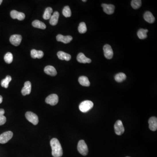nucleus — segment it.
<instances>
[{"mask_svg":"<svg viewBox=\"0 0 157 157\" xmlns=\"http://www.w3.org/2000/svg\"><path fill=\"white\" fill-rule=\"evenodd\" d=\"M32 89V84L31 82L27 81L24 84V86L22 90V94L23 96L30 94Z\"/></svg>","mask_w":157,"mask_h":157,"instance_id":"f8f14e48","label":"nucleus"},{"mask_svg":"<svg viewBox=\"0 0 157 157\" xmlns=\"http://www.w3.org/2000/svg\"><path fill=\"white\" fill-rule=\"evenodd\" d=\"M57 41L61 42L65 44L69 43L73 40V37L71 36H64L63 35L59 34L57 36Z\"/></svg>","mask_w":157,"mask_h":157,"instance_id":"ddd939ff","label":"nucleus"},{"mask_svg":"<svg viewBox=\"0 0 157 157\" xmlns=\"http://www.w3.org/2000/svg\"><path fill=\"white\" fill-rule=\"evenodd\" d=\"M32 25L34 27L40 28L42 29H46V25L41 21L36 20L33 21L32 23Z\"/></svg>","mask_w":157,"mask_h":157,"instance_id":"4be33fe9","label":"nucleus"},{"mask_svg":"<svg viewBox=\"0 0 157 157\" xmlns=\"http://www.w3.org/2000/svg\"><path fill=\"white\" fill-rule=\"evenodd\" d=\"M53 10L51 7H48L46 8L44 13L43 18L44 20H48L52 16V13H53Z\"/></svg>","mask_w":157,"mask_h":157,"instance_id":"b1692460","label":"nucleus"},{"mask_svg":"<svg viewBox=\"0 0 157 157\" xmlns=\"http://www.w3.org/2000/svg\"><path fill=\"white\" fill-rule=\"evenodd\" d=\"M142 4L141 0H133L131 1V5L133 9H137L141 7Z\"/></svg>","mask_w":157,"mask_h":157,"instance_id":"cd10ccee","label":"nucleus"},{"mask_svg":"<svg viewBox=\"0 0 157 157\" xmlns=\"http://www.w3.org/2000/svg\"><path fill=\"white\" fill-rule=\"evenodd\" d=\"M115 130L116 134L121 135L125 132V128L121 120H118L115 125Z\"/></svg>","mask_w":157,"mask_h":157,"instance_id":"423d86ee","label":"nucleus"},{"mask_svg":"<svg viewBox=\"0 0 157 157\" xmlns=\"http://www.w3.org/2000/svg\"><path fill=\"white\" fill-rule=\"evenodd\" d=\"M6 122V118L5 116H0V125H4Z\"/></svg>","mask_w":157,"mask_h":157,"instance_id":"7c9ffc66","label":"nucleus"},{"mask_svg":"<svg viewBox=\"0 0 157 157\" xmlns=\"http://www.w3.org/2000/svg\"><path fill=\"white\" fill-rule=\"evenodd\" d=\"M44 72L47 74L53 76H55L57 74L55 69L52 65L46 66L44 69Z\"/></svg>","mask_w":157,"mask_h":157,"instance_id":"dca6fc26","label":"nucleus"},{"mask_svg":"<svg viewBox=\"0 0 157 157\" xmlns=\"http://www.w3.org/2000/svg\"><path fill=\"white\" fill-rule=\"evenodd\" d=\"M148 32L147 29L143 28L139 29L137 32V35L138 38L141 39H144L147 37V33Z\"/></svg>","mask_w":157,"mask_h":157,"instance_id":"5701e85b","label":"nucleus"},{"mask_svg":"<svg viewBox=\"0 0 157 157\" xmlns=\"http://www.w3.org/2000/svg\"><path fill=\"white\" fill-rule=\"evenodd\" d=\"M127 77L126 75L123 73H120L116 75L115 76V80L118 83H121L125 80Z\"/></svg>","mask_w":157,"mask_h":157,"instance_id":"393cba45","label":"nucleus"},{"mask_svg":"<svg viewBox=\"0 0 157 157\" xmlns=\"http://www.w3.org/2000/svg\"><path fill=\"white\" fill-rule=\"evenodd\" d=\"M3 101V97L1 96L0 95V104H1Z\"/></svg>","mask_w":157,"mask_h":157,"instance_id":"473e14b6","label":"nucleus"},{"mask_svg":"<svg viewBox=\"0 0 157 157\" xmlns=\"http://www.w3.org/2000/svg\"></svg>","mask_w":157,"mask_h":157,"instance_id":"c9c22d12","label":"nucleus"},{"mask_svg":"<svg viewBox=\"0 0 157 157\" xmlns=\"http://www.w3.org/2000/svg\"><path fill=\"white\" fill-rule=\"evenodd\" d=\"M13 57L12 53H7L4 57V60L5 62L7 64H10L13 61Z\"/></svg>","mask_w":157,"mask_h":157,"instance_id":"bb28decb","label":"nucleus"},{"mask_svg":"<svg viewBox=\"0 0 157 157\" xmlns=\"http://www.w3.org/2000/svg\"><path fill=\"white\" fill-rule=\"evenodd\" d=\"M94 106V103L90 100L84 101L79 106V109L83 113H86Z\"/></svg>","mask_w":157,"mask_h":157,"instance_id":"f03ea898","label":"nucleus"},{"mask_svg":"<svg viewBox=\"0 0 157 157\" xmlns=\"http://www.w3.org/2000/svg\"><path fill=\"white\" fill-rule=\"evenodd\" d=\"M78 81L80 84L83 86H90V82L86 76H80L78 79Z\"/></svg>","mask_w":157,"mask_h":157,"instance_id":"412c9836","label":"nucleus"},{"mask_svg":"<svg viewBox=\"0 0 157 157\" xmlns=\"http://www.w3.org/2000/svg\"><path fill=\"white\" fill-rule=\"evenodd\" d=\"M13 133L11 131L5 132L0 135V143L4 144L6 143L12 138Z\"/></svg>","mask_w":157,"mask_h":157,"instance_id":"20e7f679","label":"nucleus"},{"mask_svg":"<svg viewBox=\"0 0 157 157\" xmlns=\"http://www.w3.org/2000/svg\"><path fill=\"white\" fill-rule=\"evenodd\" d=\"M2 1H2V0H0V5H1V3H2Z\"/></svg>","mask_w":157,"mask_h":157,"instance_id":"72a5a7b5","label":"nucleus"},{"mask_svg":"<svg viewBox=\"0 0 157 157\" xmlns=\"http://www.w3.org/2000/svg\"><path fill=\"white\" fill-rule=\"evenodd\" d=\"M78 31L80 33L84 34L87 31L86 25L84 22H81L78 27Z\"/></svg>","mask_w":157,"mask_h":157,"instance_id":"c756f323","label":"nucleus"},{"mask_svg":"<svg viewBox=\"0 0 157 157\" xmlns=\"http://www.w3.org/2000/svg\"><path fill=\"white\" fill-rule=\"evenodd\" d=\"M59 102V97L57 95L52 94L49 96L46 99V102L50 105L54 106Z\"/></svg>","mask_w":157,"mask_h":157,"instance_id":"0eeeda50","label":"nucleus"},{"mask_svg":"<svg viewBox=\"0 0 157 157\" xmlns=\"http://www.w3.org/2000/svg\"><path fill=\"white\" fill-rule=\"evenodd\" d=\"M59 16V13L58 11H55L50 18L49 21L50 25L53 26L57 25L58 22Z\"/></svg>","mask_w":157,"mask_h":157,"instance_id":"f3484780","label":"nucleus"},{"mask_svg":"<svg viewBox=\"0 0 157 157\" xmlns=\"http://www.w3.org/2000/svg\"><path fill=\"white\" fill-rule=\"evenodd\" d=\"M57 56L59 59L62 60L68 61L71 59V56L70 55L63 51H59L57 53Z\"/></svg>","mask_w":157,"mask_h":157,"instance_id":"a211bd4d","label":"nucleus"},{"mask_svg":"<svg viewBox=\"0 0 157 157\" xmlns=\"http://www.w3.org/2000/svg\"><path fill=\"white\" fill-rule=\"evenodd\" d=\"M144 20L149 23H153L155 21V18L153 14L150 11H146L144 15Z\"/></svg>","mask_w":157,"mask_h":157,"instance_id":"6ab92c4d","label":"nucleus"},{"mask_svg":"<svg viewBox=\"0 0 157 157\" xmlns=\"http://www.w3.org/2000/svg\"><path fill=\"white\" fill-rule=\"evenodd\" d=\"M52 148V154L54 157H61L63 154V151L61 144L57 138H53L50 141Z\"/></svg>","mask_w":157,"mask_h":157,"instance_id":"f257e3e1","label":"nucleus"},{"mask_svg":"<svg viewBox=\"0 0 157 157\" xmlns=\"http://www.w3.org/2000/svg\"><path fill=\"white\" fill-rule=\"evenodd\" d=\"M77 60L78 62L82 63H90L91 62V59L86 57L83 53H80L78 55L77 57Z\"/></svg>","mask_w":157,"mask_h":157,"instance_id":"2eb2a0df","label":"nucleus"},{"mask_svg":"<svg viewBox=\"0 0 157 157\" xmlns=\"http://www.w3.org/2000/svg\"><path fill=\"white\" fill-rule=\"evenodd\" d=\"M83 1V2H86V0H83V1Z\"/></svg>","mask_w":157,"mask_h":157,"instance_id":"f704fd0d","label":"nucleus"},{"mask_svg":"<svg viewBox=\"0 0 157 157\" xmlns=\"http://www.w3.org/2000/svg\"><path fill=\"white\" fill-rule=\"evenodd\" d=\"M149 127L151 131H156L157 129V118L155 117H151L148 120Z\"/></svg>","mask_w":157,"mask_h":157,"instance_id":"4468645a","label":"nucleus"},{"mask_svg":"<svg viewBox=\"0 0 157 157\" xmlns=\"http://www.w3.org/2000/svg\"><path fill=\"white\" fill-rule=\"evenodd\" d=\"M11 17L14 19H17L19 21H22L25 19V14L22 12H18L16 10H13L10 13Z\"/></svg>","mask_w":157,"mask_h":157,"instance_id":"1a4fd4ad","label":"nucleus"},{"mask_svg":"<svg viewBox=\"0 0 157 157\" xmlns=\"http://www.w3.org/2000/svg\"><path fill=\"white\" fill-rule=\"evenodd\" d=\"M63 14L65 17H70L71 16V11L70 7L68 6H66L64 7L63 10Z\"/></svg>","mask_w":157,"mask_h":157,"instance_id":"c85d7f7f","label":"nucleus"},{"mask_svg":"<svg viewBox=\"0 0 157 157\" xmlns=\"http://www.w3.org/2000/svg\"><path fill=\"white\" fill-rule=\"evenodd\" d=\"M103 8L104 12L108 15H111L114 13L115 10V6L114 5H108L106 4H103L101 5Z\"/></svg>","mask_w":157,"mask_h":157,"instance_id":"9b49d317","label":"nucleus"},{"mask_svg":"<svg viewBox=\"0 0 157 157\" xmlns=\"http://www.w3.org/2000/svg\"><path fill=\"white\" fill-rule=\"evenodd\" d=\"M22 36L21 35H14L11 36L10 38V42L15 46H18L21 43Z\"/></svg>","mask_w":157,"mask_h":157,"instance_id":"9d476101","label":"nucleus"},{"mask_svg":"<svg viewBox=\"0 0 157 157\" xmlns=\"http://www.w3.org/2000/svg\"><path fill=\"white\" fill-rule=\"evenodd\" d=\"M26 119L34 125H37L38 123V118L36 114L32 112H27L26 114Z\"/></svg>","mask_w":157,"mask_h":157,"instance_id":"39448f33","label":"nucleus"},{"mask_svg":"<svg viewBox=\"0 0 157 157\" xmlns=\"http://www.w3.org/2000/svg\"><path fill=\"white\" fill-rule=\"evenodd\" d=\"M5 110H4V109H0V116L4 115V114H5Z\"/></svg>","mask_w":157,"mask_h":157,"instance_id":"2f4dec72","label":"nucleus"},{"mask_svg":"<svg viewBox=\"0 0 157 157\" xmlns=\"http://www.w3.org/2000/svg\"><path fill=\"white\" fill-rule=\"evenodd\" d=\"M12 78L10 75H7L6 78L1 81V86L2 87L5 88H7L9 85V83L11 81Z\"/></svg>","mask_w":157,"mask_h":157,"instance_id":"a878e982","label":"nucleus"},{"mask_svg":"<svg viewBox=\"0 0 157 157\" xmlns=\"http://www.w3.org/2000/svg\"><path fill=\"white\" fill-rule=\"evenodd\" d=\"M77 149L80 153L84 156L88 154V147L84 140H80L79 142L77 145Z\"/></svg>","mask_w":157,"mask_h":157,"instance_id":"7ed1b4c3","label":"nucleus"},{"mask_svg":"<svg viewBox=\"0 0 157 157\" xmlns=\"http://www.w3.org/2000/svg\"><path fill=\"white\" fill-rule=\"evenodd\" d=\"M103 49H104V57H105L106 58L108 59H111L113 58L114 53L111 46L109 44H105L104 46Z\"/></svg>","mask_w":157,"mask_h":157,"instance_id":"6e6552de","label":"nucleus"},{"mask_svg":"<svg viewBox=\"0 0 157 157\" xmlns=\"http://www.w3.org/2000/svg\"><path fill=\"white\" fill-rule=\"evenodd\" d=\"M31 55L33 59H41L44 56V53L42 51H37L36 49H32L31 51Z\"/></svg>","mask_w":157,"mask_h":157,"instance_id":"aec40b11","label":"nucleus"}]
</instances>
